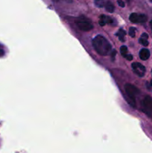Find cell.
Masks as SVG:
<instances>
[{
    "label": "cell",
    "mask_w": 152,
    "mask_h": 153,
    "mask_svg": "<svg viewBox=\"0 0 152 153\" xmlns=\"http://www.w3.org/2000/svg\"><path fill=\"white\" fill-rule=\"evenodd\" d=\"M76 24H77V27L81 31H91L93 28V25H92V23L86 18L83 17V16L79 17L76 21Z\"/></svg>",
    "instance_id": "obj_4"
},
{
    "label": "cell",
    "mask_w": 152,
    "mask_h": 153,
    "mask_svg": "<svg viewBox=\"0 0 152 153\" xmlns=\"http://www.w3.org/2000/svg\"><path fill=\"white\" fill-rule=\"evenodd\" d=\"M125 58H126L127 60H128V61H131V60L133 59V55H129V54H127V55L125 56Z\"/></svg>",
    "instance_id": "obj_17"
},
{
    "label": "cell",
    "mask_w": 152,
    "mask_h": 153,
    "mask_svg": "<svg viewBox=\"0 0 152 153\" xmlns=\"http://www.w3.org/2000/svg\"><path fill=\"white\" fill-rule=\"evenodd\" d=\"M125 35H126V32H125V31H124L123 29L120 28V29H119V32L117 33V36L119 37L120 41H122V42L125 41Z\"/></svg>",
    "instance_id": "obj_10"
},
{
    "label": "cell",
    "mask_w": 152,
    "mask_h": 153,
    "mask_svg": "<svg viewBox=\"0 0 152 153\" xmlns=\"http://www.w3.org/2000/svg\"><path fill=\"white\" fill-rule=\"evenodd\" d=\"M131 67H132V69L133 70H134V73H136L137 76H139V77H143V76H145V73L146 72V69L142 64H141L140 63L138 62L133 63Z\"/></svg>",
    "instance_id": "obj_6"
},
{
    "label": "cell",
    "mask_w": 152,
    "mask_h": 153,
    "mask_svg": "<svg viewBox=\"0 0 152 153\" xmlns=\"http://www.w3.org/2000/svg\"><path fill=\"white\" fill-rule=\"evenodd\" d=\"M150 25H151V30H152V20L151 21V22H150Z\"/></svg>",
    "instance_id": "obj_20"
},
{
    "label": "cell",
    "mask_w": 152,
    "mask_h": 153,
    "mask_svg": "<svg viewBox=\"0 0 152 153\" xmlns=\"http://www.w3.org/2000/svg\"><path fill=\"white\" fill-rule=\"evenodd\" d=\"M92 45L97 53L102 56L108 55L112 51V46L104 37L97 35L92 40Z\"/></svg>",
    "instance_id": "obj_1"
},
{
    "label": "cell",
    "mask_w": 152,
    "mask_h": 153,
    "mask_svg": "<svg viewBox=\"0 0 152 153\" xmlns=\"http://www.w3.org/2000/svg\"><path fill=\"white\" fill-rule=\"evenodd\" d=\"M95 4L98 7H104V0H95Z\"/></svg>",
    "instance_id": "obj_12"
},
{
    "label": "cell",
    "mask_w": 152,
    "mask_h": 153,
    "mask_svg": "<svg viewBox=\"0 0 152 153\" xmlns=\"http://www.w3.org/2000/svg\"><path fill=\"white\" fill-rule=\"evenodd\" d=\"M142 110L149 117L152 118V98L146 96L142 102Z\"/></svg>",
    "instance_id": "obj_3"
},
{
    "label": "cell",
    "mask_w": 152,
    "mask_h": 153,
    "mask_svg": "<svg viewBox=\"0 0 152 153\" xmlns=\"http://www.w3.org/2000/svg\"><path fill=\"white\" fill-rule=\"evenodd\" d=\"M150 85H151V86H152V80H151V82H150Z\"/></svg>",
    "instance_id": "obj_22"
},
{
    "label": "cell",
    "mask_w": 152,
    "mask_h": 153,
    "mask_svg": "<svg viewBox=\"0 0 152 153\" xmlns=\"http://www.w3.org/2000/svg\"><path fill=\"white\" fill-rule=\"evenodd\" d=\"M125 91L127 94L126 100L128 104L133 108H136V97L139 94V90L131 84H126L125 85Z\"/></svg>",
    "instance_id": "obj_2"
},
{
    "label": "cell",
    "mask_w": 152,
    "mask_h": 153,
    "mask_svg": "<svg viewBox=\"0 0 152 153\" xmlns=\"http://www.w3.org/2000/svg\"><path fill=\"white\" fill-rule=\"evenodd\" d=\"M107 23H113V19L108 16H105V15H101L100 16V20H99V25L101 26H104Z\"/></svg>",
    "instance_id": "obj_7"
},
{
    "label": "cell",
    "mask_w": 152,
    "mask_h": 153,
    "mask_svg": "<svg viewBox=\"0 0 152 153\" xmlns=\"http://www.w3.org/2000/svg\"><path fill=\"white\" fill-rule=\"evenodd\" d=\"M117 1H118V4H119V5L120 6V7H124L125 6V2H124V1H122V0H118Z\"/></svg>",
    "instance_id": "obj_16"
},
{
    "label": "cell",
    "mask_w": 152,
    "mask_h": 153,
    "mask_svg": "<svg viewBox=\"0 0 152 153\" xmlns=\"http://www.w3.org/2000/svg\"><path fill=\"white\" fill-rule=\"evenodd\" d=\"M116 50H113V52H112V58H113V60H114V58H115V55H116Z\"/></svg>",
    "instance_id": "obj_19"
},
{
    "label": "cell",
    "mask_w": 152,
    "mask_h": 153,
    "mask_svg": "<svg viewBox=\"0 0 152 153\" xmlns=\"http://www.w3.org/2000/svg\"><path fill=\"white\" fill-rule=\"evenodd\" d=\"M139 43H141V44L143 45L144 46H148V39H145V38H142V37H141V38L139 39Z\"/></svg>",
    "instance_id": "obj_13"
},
{
    "label": "cell",
    "mask_w": 152,
    "mask_h": 153,
    "mask_svg": "<svg viewBox=\"0 0 152 153\" xmlns=\"http://www.w3.org/2000/svg\"><path fill=\"white\" fill-rule=\"evenodd\" d=\"M150 1H151V2H152V0H150Z\"/></svg>",
    "instance_id": "obj_23"
},
{
    "label": "cell",
    "mask_w": 152,
    "mask_h": 153,
    "mask_svg": "<svg viewBox=\"0 0 152 153\" xmlns=\"http://www.w3.org/2000/svg\"><path fill=\"white\" fill-rule=\"evenodd\" d=\"M120 52H121V54H122V56L125 57V55L128 54V48H127V46H121Z\"/></svg>",
    "instance_id": "obj_11"
},
{
    "label": "cell",
    "mask_w": 152,
    "mask_h": 153,
    "mask_svg": "<svg viewBox=\"0 0 152 153\" xmlns=\"http://www.w3.org/2000/svg\"><path fill=\"white\" fill-rule=\"evenodd\" d=\"M150 57V52L147 49H142L139 52V58L142 61H146Z\"/></svg>",
    "instance_id": "obj_8"
},
{
    "label": "cell",
    "mask_w": 152,
    "mask_h": 153,
    "mask_svg": "<svg viewBox=\"0 0 152 153\" xmlns=\"http://www.w3.org/2000/svg\"><path fill=\"white\" fill-rule=\"evenodd\" d=\"M129 34L131 37H135L136 34V28L134 27H131L129 28Z\"/></svg>",
    "instance_id": "obj_14"
},
{
    "label": "cell",
    "mask_w": 152,
    "mask_h": 153,
    "mask_svg": "<svg viewBox=\"0 0 152 153\" xmlns=\"http://www.w3.org/2000/svg\"><path fill=\"white\" fill-rule=\"evenodd\" d=\"M151 73H152V70H151Z\"/></svg>",
    "instance_id": "obj_24"
},
{
    "label": "cell",
    "mask_w": 152,
    "mask_h": 153,
    "mask_svg": "<svg viewBox=\"0 0 152 153\" xmlns=\"http://www.w3.org/2000/svg\"><path fill=\"white\" fill-rule=\"evenodd\" d=\"M129 19L133 23H144L147 21V16L145 14L133 13L130 15Z\"/></svg>",
    "instance_id": "obj_5"
},
{
    "label": "cell",
    "mask_w": 152,
    "mask_h": 153,
    "mask_svg": "<svg viewBox=\"0 0 152 153\" xmlns=\"http://www.w3.org/2000/svg\"><path fill=\"white\" fill-rule=\"evenodd\" d=\"M4 49H3L2 46L0 44V57L4 56Z\"/></svg>",
    "instance_id": "obj_15"
},
{
    "label": "cell",
    "mask_w": 152,
    "mask_h": 153,
    "mask_svg": "<svg viewBox=\"0 0 152 153\" xmlns=\"http://www.w3.org/2000/svg\"><path fill=\"white\" fill-rule=\"evenodd\" d=\"M141 37H142V38H145V39H148V35L146 33H143V34H142Z\"/></svg>",
    "instance_id": "obj_18"
},
{
    "label": "cell",
    "mask_w": 152,
    "mask_h": 153,
    "mask_svg": "<svg viewBox=\"0 0 152 153\" xmlns=\"http://www.w3.org/2000/svg\"><path fill=\"white\" fill-rule=\"evenodd\" d=\"M52 1H55V2H58V1H61V0H52Z\"/></svg>",
    "instance_id": "obj_21"
},
{
    "label": "cell",
    "mask_w": 152,
    "mask_h": 153,
    "mask_svg": "<svg viewBox=\"0 0 152 153\" xmlns=\"http://www.w3.org/2000/svg\"><path fill=\"white\" fill-rule=\"evenodd\" d=\"M105 7H106V10H107L108 12H110V13H113V11H114V5L113 4V3H111L110 1H107L105 4Z\"/></svg>",
    "instance_id": "obj_9"
}]
</instances>
